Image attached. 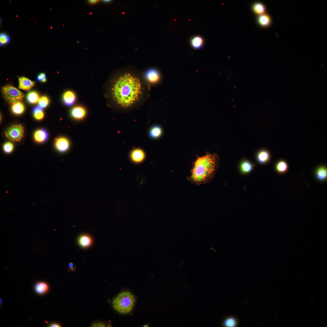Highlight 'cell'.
<instances>
[{
  "label": "cell",
  "mask_w": 327,
  "mask_h": 327,
  "mask_svg": "<svg viewBox=\"0 0 327 327\" xmlns=\"http://www.w3.org/2000/svg\"><path fill=\"white\" fill-rule=\"evenodd\" d=\"M143 85L135 75L125 73L117 77L113 81L110 93L114 102L119 107L128 110L134 107L143 94Z\"/></svg>",
  "instance_id": "1"
},
{
  "label": "cell",
  "mask_w": 327,
  "mask_h": 327,
  "mask_svg": "<svg viewBox=\"0 0 327 327\" xmlns=\"http://www.w3.org/2000/svg\"><path fill=\"white\" fill-rule=\"evenodd\" d=\"M219 162V157L215 154L207 153L198 157L193 163L190 175L187 179L198 186L211 181L215 177Z\"/></svg>",
  "instance_id": "2"
},
{
  "label": "cell",
  "mask_w": 327,
  "mask_h": 327,
  "mask_svg": "<svg viewBox=\"0 0 327 327\" xmlns=\"http://www.w3.org/2000/svg\"><path fill=\"white\" fill-rule=\"evenodd\" d=\"M136 300L135 296L132 292L124 290L113 299L112 304L113 309L119 313L128 314L134 309Z\"/></svg>",
  "instance_id": "3"
},
{
  "label": "cell",
  "mask_w": 327,
  "mask_h": 327,
  "mask_svg": "<svg viewBox=\"0 0 327 327\" xmlns=\"http://www.w3.org/2000/svg\"><path fill=\"white\" fill-rule=\"evenodd\" d=\"M2 92L7 101L13 104L22 101L24 97L22 92L11 85L3 87Z\"/></svg>",
  "instance_id": "4"
},
{
  "label": "cell",
  "mask_w": 327,
  "mask_h": 327,
  "mask_svg": "<svg viewBox=\"0 0 327 327\" xmlns=\"http://www.w3.org/2000/svg\"><path fill=\"white\" fill-rule=\"evenodd\" d=\"M25 130L19 124H14L10 126L5 132V135L8 139L15 141H20L23 138Z\"/></svg>",
  "instance_id": "5"
},
{
  "label": "cell",
  "mask_w": 327,
  "mask_h": 327,
  "mask_svg": "<svg viewBox=\"0 0 327 327\" xmlns=\"http://www.w3.org/2000/svg\"><path fill=\"white\" fill-rule=\"evenodd\" d=\"M271 158V155L270 152L265 149L259 150L256 155L257 162L261 165L267 164L270 161Z\"/></svg>",
  "instance_id": "6"
},
{
  "label": "cell",
  "mask_w": 327,
  "mask_h": 327,
  "mask_svg": "<svg viewBox=\"0 0 327 327\" xmlns=\"http://www.w3.org/2000/svg\"><path fill=\"white\" fill-rule=\"evenodd\" d=\"M316 179L320 182L325 181L327 179V168L324 165H320L317 167L314 172Z\"/></svg>",
  "instance_id": "7"
},
{
  "label": "cell",
  "mask_w": 327,
  "mask_h": 327,
  "mask_svg": "<svg viewBox=\"0 0 327 327\" xmlns=\"http://www.w3.org/2000/svg\"><path fill=\"white\" fill-rule=\"evenodd\" d=\"M255 164L250 161L243 159L240 162L239 169L241 173L243 174H247L252 171L255 166Z\"/></svg>",
  "instance_id": "8"
},
{
  "label": "cell",
  "mask_w": 327,
  "mask_h": 327,
  "mask_svg": "<svg viewBox=\"0 0 327 327\" xmlns=\"http://www.w3.org/2000/svg\"><path fill=\"white\" fill-rule=\"evenodd\" d=\"M93 240L92 237L88 234H83L80 235L78 238V243L81 248L86 249L92 245Z\"/></svg>",
  "instance_id": "9"
},
{
  "label": "cell",
  "mask_w": 327,
  "mask_h": 327,
  "mask_svg": "<svg viewBox=\"0 0 327 327\" xmlns=\"http://www.w3.org/2000/svg\"><path fill=\"white\" fill-rule=\"evenodd\" d=\"M257 21L260 26L267 28L272 25V20L271 16L269 14L266 13L258 15L257 17Z\"/></svg>",
  "instance_id": "10"
},
{
  "label": "cell",
  "mask_w": 327,
  "mask_h": 327,
  "mask_svg": "<svg viewBox=\"0 0 327 327\" xmlns=\"http://www.w3.org/2000/svg\"><path fill=\"white\" fill-rule=\"evenodd\" d=\"M55 147L59 152H63L67 151L69 148L70 144L68 140L64 137H60L55 140Z\"/></svg>",
  "instance_id": "11"
},
{
  "label": "cell",
  "mask_w": 327,
  "mask_h": 327,
  "mask_svg": "<svg viewBox=\"0 0 327 327\" xmlns=\"http://www.w3.org/2000/svg\"><path fill=\"white\" fill-rule=\"evenodd\" d=\"M274 168L275 171L279 174H284L289 170V165L287 162L283 159H280L276 163Z\"/></svg>",
  "instance_id": "12"
},
{
  "label": "cell",
  "mask_w": 327,
  "mask_h": 327,
  "mask_svg": "<svg viewBox=\"0 0 327 327\" xmlns=\"http://www.w3.org/2000/svg\"><path fill=\"white\" fill-rule=\"evenodd\" d=\"M145 158V153L143 150L140 149H135L131 152V159L135 163H139L142 162Z\"/></svg>",
  "instance_id": "13"
},
{
  "label": "cell",
  "mask_w": 327,
  "mask_h": 327,
  "mask_svg": "<svg viewBox=\"0 0 327 327\" xmlns=\"http://www.w3.org/2000/svg\"><path fill=\"white\" fill-rule=\"evenodd\" d=\"M19 89L28 91L32 88L35 84L34 81L24 77H20L18 78Z\"/></svg>",
  "instance_id": "14"
},
{
  "label": "cell",
  "mask_w": 327,
  "mask_h": 327,
  "mask_svg": "<svg viewBox=\"0 0 327 327\" xmlns=\"http://www.w3.org/2000/svg\"><path fill=\"white\" fill-rule=\"evenodd\" d=\"M71 114L74 118L76 119H81L83 118L86 114V111L83 107L76 106L71 110Z\"/></svg>",
  "instance_id": "15"
},
{
  "label": "cell",
  "mask_w": 327,
  "mask_h": 327,
  "mask_svg": "<svg viewBox=\"0 0 327 327\" xmlns=\"http://www.w3.org/2000/svg\"><path fill=\"white\" fill-rule=\"evenodd\" d=\"M35 140L38 143H42L46 141L48 138V134L45 130L39 129L36 130L34 134Z\"/></svg>",
  "instance_id": "16"
},
{
  "label": "cell",
  "mask_w": 327,
  "mask_h": 327,
  "mask_svg": "<svg viewBox=\"0 0 327 327\" xmlns=\"http://www.w3.org/2000/svg\"><path fill=\"white\" fill-rule=\"evenodd\" d=\"M252 9L253 13L258 15L266 13V8L263 3L257 2L252 5Z\"/></svg>",
  "instance_id": "17"
},
{
  "label": "cell",
  "mask_w": 327,
  "mask_h": 327,
  "mask_svg": "<svg viewBox=\"0 0 327 327\" xmlns=\"http://www.w3.org/2000/svg\"><path fill=\"white\" fill-rule=\"evenodd\" d=\"M204 41L201 36L196 35L192 37L190 40L191 46L195 49H199L202 48L204 45Z\"/></svg>",
  "instance_id": "18"
},
{
  "label": "cell",
  "mask_w": 327,
  "mask_h": 327,
  "mask_svg": "<svg viewBox=\"0 0 327 327\" xmlns=\"http://www.w3.org/2000/svg\"><path fill=\"white\" fill-rule=\"evenodd\" d=\"M163 130L161 127L157 125L153 126L150 128L149 134L150 137L155 139L159 138L162 135Z\"/></svg>",
  "instance_id": "19"
},
{
  "label": "cell",
  "mask_w": 327,
  "mask_h": 327,
  "mask_svg": "<svg viewBox=\"0 0 327 327\" xmlns=\"http://www.w3.org/2000/svg\"><path fill=\"white\" fill-rule=\"evenodd\" d=\"M63 101L67 106H70L74 104L76 100V96L72 91H68L65 92L63 96Z\"/></svg>",
  "instance_id": "20"
},
{
  "label": "cell",
  "mask_w": 327,
  "mask_h": 327,
  "mask_svg": "<svg viewBox=\"0 0 327 327\" xmlns=\"http://www.w3.org/2000/svg\"><path fill=\"white\" fill-rule=\"evenodd\" d=\"M146 77L149 81L153 83L157 82L160 79L159 72L155 69L148 71L146 73Z\"/></svg>",
  "instance_id": "21"
},
{
  "label": "cell",
  "mask_w": 327,
  "mask_h": 327,
  "mask_svg": "<svg viewBox=\"0 0 327 327\" xmlns=\"http://www.w3.org/2000/svg\"><path fill=\"white\" fill-rule=\"evenodd\" d=\"M34 289L35 292L37 294L42 295L48 291L49 289V286L46 282H40L35 284Z\"/></svg>",
  "instance_id": "22"
},
{
  "label": "cell",
  "mask_w": 327,
  "mask_h": 327,
  "mask_svg": "<svg viewBox=\"0 0 327 327\" xmlns=\"http://www.w3.org/2000/svg\"><path fill=\"white\" fill-rule=\"evenodd\" d=\"M238 325V321L235 317L230 316L225 319L223 322V325L226 327H234Z\"/></svg>",
  "instance_id": "23"
},
{
  "label": "cell",
  "mask_w": 327,
  "mask_h": 327,
  "mask_svg": "<svg viewBox=\"0 0 327 327\" xmlns=\"http://www.w3.org/2000/svg\"><path fill=\"white\" fill-rule=\"evenodd\" d=\"M25 109L24 104L21 102L13 104L12 107V110L13 112L17 115L22 114L24 111Z\"/></svg>",
  "instance_id": "24"
},
{
  "label": "cell",
  "mask_w": 327,
  "mask_h": 327,
  "mask_svg": "<svg viewBox=\"0 0 327 327\" xmlns=\"http://www.w3.org/2000/svg\"><path fill=\"white\" fill-rule=\"evenodd\" d=\"M28 101L31 104H35L38 102L40 99L38 93L34 91L29 92L27 96Z\"/></svg>",
  "instance_id": "25"
},
{
  "label": "cell",
  "mask_w": 327,
  "mask_h": 327,
  "mask_svg": "<svg viewBox=\"0 0 327 327\" xmlns=\"http://www.w3.org/2000/svg\"><path fill=\"white\" fill-rule=\"evenodd\" d=\"M11 41L10 36L5 32L0 34V45L3 46L8 45Z\"/></svg>",
  "instance_id": "26"
},
{
  "label": "cell",
  "mask_w": 327,
  "mask_h": 327,
  "mask_svg": "<svg viewBox=\"0 0 327 327\" xmlns=\"http://www.w3.org/2000/svg\"><path fill=\"white\" fill-rule=\"evenodd\" d=\"M39 106L42 108L46 107L49 103L48 98L45 96H44L40 98L38 101Z\"/></svg>",
  "instance_id": "27"
},
{
  "label": "cell",
  "mask_w": 327,
  "mask_h": 327,
  "mask_svg": "<svg viewBox=\"0 0 327 327\" xmlns=\"http://www.w3.org/2000/svg\"><path fill=\"white\" fill-rule=\"evenodd\" d=\"M3 148L5 153H9L13 151L14 149V145L11 142H7L4 144Z\"/></svg>",
  "instance_id": "28"
},
{
  "label": "cell",
  "mask_w": 327,
  "mask_h": 327,
  "mask_svg": "<svg viewBox=\"0 0 327 327\" xmlns=\"http://www.w3.org/2000/svg\"><path fill=\"white\" fill-rule=\"evenodd\" d=\"M33 115L34 117L37 120L42 119L44 116L43 111L33 113Z\"/></svg>",
  "instance_id": "29"
},
{
  "label": "cell",
  "mask_w": 327,
  "mask_h": 327,
  "mask_svg": "<svg viewBox=\"0 0 327 327\" xmlns=\"http://www.w3.org/2000/svg\"><path fill=\"white\" fill-rule=\"evenodd\" d=\"M105 324L103 322H98L93 323L91 326L92 327H105Z\"/></svg>",
  "instance_id": "30"
},
{
  "label": "cell",
  "mask_w": 327,
  "mask_h": 327,
  "mask_svg": "<svg viewBox=\"0 0 327 327\" xmlns=\"http://www.w3.org/2000/svg\"><path fill=\"white\" fill-rule=\"evenodd\" d=\"M68 266L69 269L70 271L74 272L76 270V268L72 263L70 262Z\"/></svg>",
  "instance_id": "31"
},
{
  "label": "cell",
  "mask_w": 327,
  "mask_h": 327,
  "mask_svg": "<svg viewBox=\"0 0 327 327\" xmlns=\"http://www.w3.org/2000/svg\"><path fill=\"white\" fill-rule=\"evenodd\" d=\"M42 108L39 106H36L33 109V113L42 111H43Z\"/></svg>",
  "instance_id": "32"
},
{
  "label": "cell",
  "mask_w": 327,
  "mask_h": 327,
  "mask_svg": "<svg viewBox=\"0 0 327 327\" xmlns=\"http://www.w3.org/2000/svg\"><path fill=\"white\" fill-rule=\"evenodd\" d=\"M48 327H60L61 325L58 324L57 323L53 322L49 324L48 325Z\"/></svg>",
  "instance_id": "33"
},
{
  "label": "cell",
  "mask_w": 327,
  "mask_h": 327,
  "mask_svg": "<svg viewBox=\"0 0 327 327\" xmlns=\"http://www.w3.org/2000/svg\"><path fill=\"white\" fill-rule=\"evenodd\" d=\"M42 82H45L46 81V76L45 74L44 73H41L40 74Z\"/></svg>",
  "instance_id": "34"
},
{
  "label": "cell",
  "mask_w": 327,
  "mask_h": 327,
  "mask_svg": "<svg viewBox=\"0 0 327 327\" xmlns=\"http://www.w3.org/2000/svg\"><path fill=\"white\" fill-rule=\"evenodd\" d=\"M88 1L90 4H94L97 3L99 1L97 0H89Z\"/></svg>",
  "instance_id": "35"
},
{
  "label": "cell",
  "mask_w": 327,
  "mask_h": 327,
  "mask_svg": "<svg viewBox=\"0 0 327 327\" xmlns=\"http://www.w3.org/2000/svg\"><path fill=\"white\" fill-rule=\"evenodd\" d=\"M37 79L38 81H41L42 78L40 74L38 75L37 77Z\"/></svg>",
  "instance_id": "36"
},
{
  "label": "cell",
  "mask_w": 327,
  "mask_h": 327,
  "mask_svg": "<svg viewBox=\"0 0 327 327\" xmlns=\"http://www.w3.org/2000/svg\"><path fill=\"white\" fill-rule=\"evenodd\" d=\"M103 1L105 2L108 3L110 2L111 1V0H103Z\"/></svg>",
  "instance_id": "37"
},
{
  "label": "cell",
  "mask_w": 327,
  "mask_h": 327,
  "mask_svg": "<svg viewBox=\"0 0 327 327\" xmlns=\"http://www.w3.org/2000/svg\"><path fill=\"white\" fill-rule=\"evenodd\" d=\"M148 325H145L144 326V327H148Z\"/></svg>",
  "instance_id": "38"
}]
</instances>
